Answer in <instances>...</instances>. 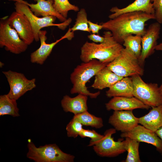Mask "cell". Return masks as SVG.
<instances>
[{
  "instance_id": "obj_30",
  "label": "cell",
  "mask_w": 162,
  "mask_h": 162,
  "mask_svg": "<svg viewBox=\"0 0 162 162\" xmlns=\"http://www.w3.org/2000/svg\"><path fill=\"white\" fill-rule=\"evenodd\" d=\"M79 136L82 138L89 137L91 138L88 146H94L99 142L104 137V135H101L94 130L85 129L83 128Z\"/></svg>"
},
{
  "instance_id": "obj_16",
  "label": "cell",
  "mask_w": 162,
  "mask_h": 162,
  "mask_svg": "<svg viewBox=\"0 0 162 162\" xmlns=\"http://www.w3.org/2000/svg\"><path fill=\"white\" fill-rule=\"evenodd\" d=\"M105 106L108 111L133 110L136 109L148 110L151 107L144 104L134 97H113L105 104Z\"/></svg>"
},
{
  "instance_id": "obj_19",
  "label": "cell",
  "mask_w": 162,
  "mask_h": 162,
  "mask_svg": "<svg viewBox=\"0 0 162 162\" xmlns=\"http://www.w3.org/2000/svg\"><path fill=\"white\" fill-rule=\"evenodd\" d=\"M87 99L88 96L80 94L74 98L65 95L61 101V106L65 112L76 115L87 110Z\"/></svg>"
},
{
  "instance_id": "obj_8",
  "label": "cell",
  "mask_w": 162,
  "mask_h": 162,
  "mask_svg": "<svg viewBox=\"0 0 162 162\" xmlns=\"http://www.w3.org/2000/svg\"><path fill=\"white\" fill-rule=\"evenodd\" d=\"M28 45L20 38L15 30L9 25L8 19L3 18L0 21V47L16 54L25 51Z\"/></svg>"
},
{
  "instance_id": "obj_29",
  "label": "cell",
  "mask_w": 162,
  "mask_h": 162,
  "mask_svg": "<svg viewBox=\"0 0 162 162\" xmlns=\"http://www.w3.org/2000/svg\"><path fill=\"white\" fill-rule=\"evenodd\" d=\"M82 125L80 122L74 116L66 127L68 136L75 138L79 136L83 129Z\"/></svg>"
},
{
  "instance_id": "obj_12",
  "label": "cell",
  "mask_w": 162,
  "mask_h": 162,
  "mask_svg": "<svg viewBox=\"0 0 162 162\" xmlns=\"http://www.w3.org/2000/svg\"><path fill=\"white\" fill-rule=\"evenodd\" d=\"M47 32L40 30L39 33V37L40 42V47L30 55V61L32 63L43 64L51 52L54 46L60 41L67 38L70 40L74 37V32L69 28L66 33L60 38L50 44L46 42L47 39L46 36Z\"/></svg>"
},
{
  "instance_id": "obj_4",
  "label": "cell",
  "mask_w": 162,
  "mask_h": 162,
  "mask_svg": "<svg viewBox=\"0 0 162 162\" xmlns=\"http://www.w3.org/2000/svg\"><path fill=\"white\" fill-rule=\"evenodd\" d=\"M27 157L36 162H73L75 157L63 152L56 144L37 147L28 140Z\"/></svg>"
},
{
  "instance_id": "obj_20",
  "label": "cell",
  "mask_w": 162,
  "mask_h": 162,
  "mask_svg": "<svg viewBox=\"0 0 162 162\" xmlns=\"http://www.w3.org/2000/svg\"><path fill=\"white\" fill-rule=\"evenodd\" d=\"M152 107L147 114L139 118V123L155 132L162 127V104Z\"/></svg>"
},
{
  "instance_id": "obj_33",
  "label": "cell",
  "mask_w": 162,
  "mask_h": 162,
  "mask_svg": "<svg viewBox=\"0 0 162 162\" xmlns=\"http://www.w3.org/2000/svg\"><path fill=\"white\" fill-rule=\"evenodd\" d=\"M88 38L94 43H101L105 40L104 36H101L98 34L92 33L88 36Z\"/></svg>"
},
{
  "instance_id": "obj_24",
  "label": "cell",
  "mask_w": 162,
  "mask_h": 162,
  "mask_svg": "<svg viewBox=\"0 0 162 162\" xmlns=\"http://www.w3.org/2000/svg\"><path fill=\"white\" fill-rule=\"evenodd\" d=\"M140 142L129 137L124 140V148L128 152L125 162H140L139 147Z\"/></svg>"
},
{
  "instance_id": "obj_11",
  "label": "cell",
  "mask_w": 162,
  "mask_h": 162,
  "mask_svg": "<svg viewBox=\"0 0 162 162\" xmlns=\"http://www.w3.org/2000/svg\"><path fill=\"white\" fill-rule=\"evenodd\" d=\"M161 29L160 24L158 22L150 24L144 34L142 36V50L138 58L140 65L142 67L145 61L153 54L157 45V41L159 38Z\"/></svg>"
},
{
  "instance_id": "obj_31",
  "label": "cell",
  "mask_w": 162,
  "mask_h": 162,
  "mask_svg": "<svg viewBox=\"0 0 162 162\" xmlns=\"http://www.w3.org/2000/svg\"><path fill=\"white\" fill-rule=\"evenodd\" d=\"M154 10V16L157 22L162 24V0H151Z\"/></svg>"
},
{
  "instance_id": "obj_14",
  "label": "cell",
  "mask_w": 162,
  "mask_h": 162,
  "mask_svg": "<svg viewBox=\"0 0 162 162\" xmlns=\"http://www.w3.org/2000/svg\"><path fill=\"white\" fill-rule=\"evenodd\" d=\"M122 138L129 137L139 142L148 143L155 146L157 150L162 153V142L155 132L139 124L131 130L122 133Z\"/></svg>"
},
{
  "instance_id": "obj_15",
  "label": "cell",
  "mask_w": 162,
  "mask_h": 162,
  "mask_svg": "<svg viewBox=\"0 0 162 162\" xmlns=\"http://www.w3.org/2000/svg\"><path fill=\"white\" fill-rule=\"evenodd\" d=\"M108 122L116 130L122 133L131 130L139 124V118L134 116L133 110L114 111Z\"/></svg>"
},
{
  "instance_id": "obj_21",
  "label": "cell",
  "mask_w": 162,
  "mask_h": 162,
  "mask_svg": "<svg viewBox=\"0 0 162 162\" xmlns=\"http://www.w3.org/2000/svg\"><path fill=\"white\" fill-rule=\"evenodd\" d=\"M134 87L131 77H124L109 88L106 92L109 98L116 96L131 97L133 95Z\"/></svg>"
},
{
  "instance_id": "obj_25",
  "label": "cell",
  "mask_w": 162,
  "mask_h": 162,
  "mask_svg": "<svg viewBox=\"0 0 162 162\" xmlns=\"http://www.w3.org/2000/svg\"><path fill=\"white\" fill-rule=\"evenodd\" d=\"M83 125L90 126L96 128H100L103 126L102 119L97 117L86 111L80 114L74 115Z\"/></svg>"
},
{
  "instance_id": "obj_5",
  "label": "cell",
  "mask_w": 162,
  "mask_h": 162,
  "mask_svg": "<svg viewBox=\"0 0 162 162\" xmlns=\"http://www.w3.org/2000/svg\"><path fill=\"white\" fill-rule=\"evenodd\" d=\"M118 76L123 77L134 75L142 76L144 70L139 64L138 58L128 49H122L119 55L106 66Z\"/></svg>"
},
{
  "instance_id": "obj_28",
  "label": "cell",
  "mask_w": 162,
  "mask_h": 162,
  "mask_svg": "<svg viewBox=\"0 0 162 162\" xmlns=\"http://www.w3.org/2000/svg\"><path fill=\"white\" fill-rule=\"evenodd\" d=\"M54 1L53 7L54 9L66 19L69 11H78L79 10L78 6L71 4L68 0H54Z\"/></svg>"
},
{
  "instance_id": "obj_9",
  "label": "cell",
  "mask_w": 162,
  "mask_h": 162,
  "mask_svg": "<svg viewBox=\"0 0 162 162\" xmlns=\"http://www.w3.org/2000/svg\"><path fill=\"white\" fill-rule=\"evenodd\" d=\"M2 73L7 78L10 86V90L7 94L11 98L17 100L36 86L35 78L28 80L23 74L11 70Z\"/></svg>"
},
{
  "instance_id": "obj_6",
  "label": "cell",
  "mask_w": 162,
  "mask_h": 162,
  "mask_svg": "<svg viewBox=\"0 0 162 162\" xmlns=\"http://www.w3.org/2000/svg\"><path fill=\"white\" fill-rule=\"evenodd\" d=\"M15 1V9L16 11L25 15L30 22L34 32V40H40L39 33L41 29L44 27L56 26L59 28L64 30L72 21L70 18L64 22L59 24L54 22L57 18L53 16H49L39 17L35 15L31 11L29 7L26 4L18 0H12Z\"/></svg>"
},
{
  "instance_id": "obj_32",
  "label": "cell",
  "mask_w": 162,
  "mask_h": 162,
  "mask_svg": "<svg viewBox=\"0 0 162 162\" xmlns=\"http://www.w3.org/2000/svg\"><path fill=\"white\" fill-rule=\"evenodd\" d=\"M89 29L92 33L98 34L100 30L103 29L102 26L97 23H94L90 20H88Z\"/></svg>"
},
{
  "instance_id": "obj_1",
  "label": "cell",
  "mask_w": 162,
  "mask_h": 162,
  "mask_svg": "<svg viewBox=\"0 0 162 162\" xmlns=\"http://www.w3.org/2000/svg\"><path fill=\"white\" fill-rule=\"evenodd\" d=\"M155 19L154 14L136 11L122 14L101 25L103 29L110 32L116 41L121 44L124 38L129 35L142 36L147 29L146 22Z\"/></svg>"
},
{
  "instance_id": "obj_2",
  "label": "cell",
  "mask_w": 162,
  "mask_h": 162,
  "mask_svg": "<svg viewBox=\"0 0 162 162\" xmlns=\"http://www.w3.org/2000/svg\"><path fill=\"white\" fill-rule=\"evenodd\" d=\"M104 41L99 44L86 42L81 48L80 58L83 62L95 59L109 63L120 54L123 47L114 39L110 32H104Z\"/></svg>"
},
{
  "instance_id": "obj_3",
  "label": "cell",
  "mask_w": 162,
  "mask_h": 162,
  "mask_svg": "<svg viewBox=\"0 0 162 162\" xmlns=\"http://www.w3.org/2000/svg\"><path fill=\"white\" fill-rule=\"evenodd\" d=\"M108 64L94 59L87 62H83L77 66L70 76V80L73 84L70 91L71 94H80L91 98H96L100 94V92L94 93L90 92L86 87V83Z\"/></svg>"
},
{
  "instance_id": "obj_10",
  "label": "cell",
  "mask_w": 162,
  "mask_h": 162,
  "mask_svg": "<svg viewBox=\"0 0 162 162\" xmlns=\"http://www.w3.org/2000/svg\"><path fill=\"white\" fill-rule=\"evenodd\" d=\"M116 130L110 128L104 132V137L98 143L93 146L95 152L100 156L112 157L117 156L126 151L124 145V140L120 139L115 141L112 135Z\"/></svg>"
},
{
  "instance_id": "obj_35",
  "label": "cell",
  "mask_w": 162,
  "mask_h": 162,
  "mask_svg": "<svg viewBox=\"0 0 162 162\" xmlns=\"http://www.w3.org/2000/svg\"><path fill=\"white\" fill-rule=\"evenodd\" d=\"M155 50H160L162 51V42L158 45H157L156 46Z\"/></svg>"
},
{
  "instance_id": "obj_34",
  "label": "cell",
  "mask_w": 162,
  "mask_h": 162,
  "mask_svg": "<svg viewBox=\"0 0 162 162\" xmlns=\"http://www.w3.org/2000/svg\"><path fill=\"white\" fill-rule=\"evenodd\" d=\"M155 132L161 139L162 142V127L157 130ZM161 153L162 154V153Z\"/></svg>"
},
{
  "instance_id": "obj_17",
  "label": "cell",
  "mask_w": 162,
  "mask_h": 162,
  "mask_svg": "<svg viewBox=\"0 0 162 162\" xmlns=\"http://www.w3.org/2000/svg\"><path fill=\"white\" fill-rule=\"evenodd\" d=\"M18 0L28 5L31 11L37 16H53L62 22L67 20L54 9L53 7L54 0H34L37 2L36 4H30L23 0Z\"/></svg>"
},
{
  "instance_id": "obj_23",
  "label": "cell",
  "mask_w": 162,
  "mask_h": 162,
  "mask_svg": "<svg viewBox=\"0 0 162 162\" xmlns=\"http://www.w3.org/2000/svg\"><path fill=\"white\" fill-rule=\"evenodd\" d=\"M16 100L10 98L7 94L0 96V116L9 115L13 117L20 116Z\"/></svg>"
},
{
  "instance_id": "obj_22",
  "label": "cell",
  "mask_w": 162,
  "mask_h": 162,
  "mask_svg": "<svg viewBox=\"0 0 162 162\" xmlns=\"http://www.w3.org/2000/svg\"><path fill=\"white\" fill-rule=\"evenodd\" d=\"M123 77L118 76L105 67L95 76V79L91 87L95 89L102 90L109 88Z\"/></svg>"
},
{
  "instance_id": "obj_7",
  "label": "cell",
  "mask_w": 162,
  "mask_h": 162,
  "mask_svg": "<svg viewBox=\"0 0 162 162\" xmlns=\"http://www.w3.org/2000/svg\"><path fill=\"white\" fill-rule=\"evenodd\" d=\"M134 96L151 107L162 104V94L156 83H146L139 75L131 76Z\"/></svg>"
},
{
  "instance_id": "obj_36",
  "label": "cell",
  "mask_w": 162,
  "mask_h": 162,
  "mask_svg": "<svg viewBox=\"0 0 162 162\" xmlns=\"http://www.w3.org/2000/svg\"><path fill=\"white\" fill-rule=\"evenodd\" d=\"M159 90H160V92L162 94V83L161 84V85L159 87Z\"/></svg>"
},
{
  "instance_id": "obj_27",
  "label": "cell",
  "mask_w": 162,
  "mask_h": 162,
  "mask_svg": "<svg viewBox=\"0 0 162 162\" xmlns=\"http://www.w3.org/2000/svg\"><path fill=\"white\" fill-rule=\"evenodd\" d=\"M88 22L86 11L84 8H82L78 13L75 23L70 28L71 31L74 32L80 30L90 32Z\"/></svg>"
},
{
  "instance_id": "obj_18",
  "label": "cell",
  "mask_w": 162,
  "mask_h": 162,
  "mask_svg": "<svg viewBox=\"0 0 162 162\" xmlns=\"http://www.w3.org/2000/svg\"><path fill=\"white\" fill-rule=\"evenodd\" d=\"M136 11L154 15V10L151 0H135L125 8H119L115 7L112 8L110 11L112 13L109 15V17L112 19L124 13Z\"/></svg>"
},
{
  "instance_id": "obj_13",
  "label": "cell",
  "mask_w": 162,
  "mask_h": 162,
  "mask_svg": "<svg viewBox=\"0 0 162 162\" xmlns=\"http://www.w3.org/2000/svg\"><path fill=\"white\" fill-rule=\"evenodd\" d=\"M10 26L16 31L20 38L28 45L34 40V35L31 23L24 14L13 12L8 18Z\"/></svg>"
},
{
  "instance_id": "obj_26",
  "label": "cell",
  "mask_w": 162,
  "mask_h": 162,
  "mask_svg": "<svg viewBox=\"0 0 162 162\" xmlns=\"http://www.w3.org/2000/svg\"><path fill=\"white\" fill-rule=\"evenodd\" d=\"M142 36L138 35H129L124 40L123 45L131 52L138 59L142 50Z\"/></svg>"
}]
</instances>
